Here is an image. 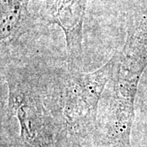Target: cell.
Here are the masks:
<instances>
[{"label":"cell","instance_id":"obj_1","mask_svg":"<svg viewBox=\"0 0 147 147\" xmlns=\"http://www.w3.org/2000/svg\"><path fill=\"white\" fill-rule=\"evenodd\" d=\"M147 65V14L136 11L127 28L126 42L118 53L110 79L111 99L107 123L131 129L139 81Z\"/></svg>","mask_w":147,"mask_h":147},{"label":"cell","instance_id":"obj_3","mask_svg":"<svg viewBox=\"0 0 147 147\" xmlns=\"http://www.w3.org/2000/svg\"><path fill=\"white\" fill-rule=\"evenodd\" d=\"M88 0H47L42 16L65 34L69 57L75 61L83 52V28Z\"/></svg>","mask_w":147,"mask_h":147},{"label":"cell","instance_id":"obj_4","mask_svg":"<svg viewBox=\"0 0 147 147\" xmlns=\"http://www.w3.org/2000/svg\"><path fill=\"white\" fill-rule=\"evenodd\" d=\"M30 0H1L0 38L2 45L16 42L30 31L32 18Z\"/></svg>","mask_w":147,"mask_h":147},{"label":"cell","instance_id":"obj_2","mask_svg":"<svg viewBox=\"0 0 147 147\" xmlns=\"http://www.w3.org/2000/svg\"><path fill=\"white\" fill-rule=\"evenodd\" d=\"M118 53L92 72L73 69L65 76L61 95L62 118L69 130L82 133L96 123L99 101L112 78Z\"/></svg>","mask_w":147,"mask_h":147}]
</instances>
